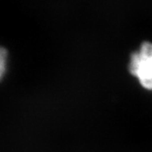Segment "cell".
I'll return each instance as SVG.
<instances>
[{
    "instance_id": "7a4b0ae2",
    "label": "cell",
    "mask_w": 152,
    "mask_h": 152,
    "mask_svg": "<svg viewBox=\"0 0 152 152\" xmlns=\"http://www.w3.org/2000/svg\"><path fill=\"white\" fill-rule=\"evenodd\" d=\"M8 65V53L5 48L0 47V80L5 75Z\"/></svg>"
},
{
    "instance_id": "6da1fadb",
    "label": "cell",
    "mask_w": 152,
    "mask_h": 152,
    "mask_svg": "<svg viewBox=\"0 0 152 152\" xmlns=\"http://www.w3.org/2000/svg\"><path fill=\"white\" fill-rule=\"evenodd\" d=\"M129 72L145 89L152 91V42H145L131 54Z\"/></svg>"
}]
</instances>
